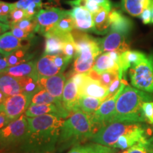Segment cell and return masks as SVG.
Returning a JSON list of instances; mask_svg holds the SVG:
<instances>
[{
  "label": "cell",
  "mask_w": 153,
  "mask_h": 153,
  "mask_svg": "<svg viewBox=\"0 0 153 153\" xmlns=\"http://www.w3.org/2000/svg\"><path fill=\"white\" fill-rule=\"evenodd\" d=\"M64 119L51 114L27 117V135L21 148L26 152H56V145Z\"/></svg>",
  "instance_id": "obj_1"
},
{
  "label": "cell",
  "mask_w": 153,
  "mask_h": 153,
  "mask_svg": "<svg viewBox=\"0 0 153 153\" xmlns=\"http://www.w3.org/2000/svg\"><path fill=\"white\" fill-rule=\"evenodd\" d=\"M97 131L90 114L76 111L63 123L56 145V153L90 140Z\"/></svg>",
  "instance_id": "obj_2"
},
{
  "label": "cell",
  "mask_w": 153,
  "mask_h": 153,
  "mask_svg": "<svg viewBox=\"0 0 153 153\" xmlns=\"http://www.w3.org/2000/svg\"><path fill=\"white\" fill-rule=\"evenodd\" d=\"M152 101L153 96L151 94L127 85L118 97L114 114L108 123L145 122L146 118L143 114V106L144 103Z\"/></svg>",
  "instance_id": "obj_3"
},
{
  "label": "cell",
  "mask_w": 153,
  "mask_h": 153,
  "mask_svg": "<svg viewBox=\"0 0 153 153\" xmlns=\"http://www.w3.org/2000/svg\"><path fill=\"white\" fill-rule=\"evenodd\" d=\"M71 33L76 48L74 71L87 74L92 70L96 59L101 53L99 39L76 28L72 30Z\"/></svg>",
  "instance_id": "obj_4"
},
{
  "label": "cell",
  "mask_w": 153,
  "mask_h": 153,
  "mask_svg": "<svg viewBox=\"0 0 153 153\" xmlns=\"http://www.w3.org/2000/svg\"><path fill=\"white\" fill-rule=\"evenodd\" d=\"M28 131L27 116L23 114L0 130V151L7 152L22 146Z\"/></svg>",
  "instance_id": "obj_5"
},
{
  "label": "cell",
  "mask_w": 153,
  "mask_h": 153,
  "mask_svg": "<svg viewBox=\"0 0 153 153\" xmlns=\"http://www.w3.org/2000/svg\"><path fill=\"white\" fill-rule=\"evenodd\" d=\"M142 123L114 122L102 126L91 137L90 141L113 148L120 137L144 127Z\"/></svg>",
  "instance_id": "obj_6"
},
{
  "label": "cell",
  "mask_w": 153,
  "mask_h": 153,
  "mask_svg": "<svg viewBox=\"0 0 153 153\" xmlns=\"http://www.w3.org/2000/svg\"><path fill=\"white\" fill-rule=\"evenodd\" d=\"M131 85L140 90L153 93V53L146 55L137 65L130 69Z\"/></svg>",
  "instance_id": "obj_7"
},
{
  "label": "cell",
  "mask_w": 153,
  "mask_h": 153,
  "mask_svg": "<svg viewBox=\"0 0 153 153\" xmlns=\"http://www.w3.org/2000/svg\"><path fill=\"white\" fill-rule=\"evenodd\" d=\"M127 85L128 84L126 80L123 79H122L121 86H120L118 92L111 98L105 99L98 109L91 115L93 123H94L98 131L102 126H106L110 122L114 114L116 101H117L118 97Z\"/></svg>",
  "instance_id": "obj_8"
},
{
  "label": "cell",
  "mask_w": 153,
  "mask_h": 153,
  "mask_svg": "<svg viewBox=\"0 0 153 153\" xmlns=\"http://www.w3.org/2000/svg\"><path fill=\"white\" fill-rule=\"evenodd\" d=\"M31 99L30 97L23 93L7 97L3 105V111L10 122L25 114L30 105Z\"/></svg>",
  "instance_id": "obj_9"
},
{
  "label": "cell",
  "mask_w": 153,
  "mask_h": 153,
  "mask_svg": "<svg viewBox=\"0 0 153 153\" xmlns=\"http://www.w3.org/2000/svg\"><path fill=\"white\" fill-rule=\"evenodd\" d=\"M68 14V11L58 8L41 9L35 18L38 26L35 32H38L44 36L54 27L61 19Z\"/></svg>",
  "instance_id": "obj_10"
},
{
  "label": "cell",
  "mask_w": 153,
  "mask_h": 153,
  "mask_svg": "<svg viewBox=\"0 0 153 153\" xmlns=\"http://www.w3.org/2000/svg\"><path fill=\"white\" fill-rule=\"evenodd\" d=\"M99 44L101 53L117 51L123 53L130 48L126 41V36L115 30H110L106 37L99 39Z\"/></svg>",
  "instance_id": "obj_11"
},
{
  "label": "cell",
  "mask_w": 153,
  "mask_h": 153,
  "mask_svg": "<svg viewBox=\"0 0 153 153\" xmlns=\"http://www.w3.org/2000/svg\"><path fill=\"white\" fill-rule=\"evenodd\" d=\"M65 81L66 76L63 73H60L49 77L40 78L38 83L42 89L46 90L50 94L62 102Z\"/></svg>",
  "instance_id": "obj_12"
},
{
  "label": "cell",
  "mask_w": 153,
  "mask_h": 153,
  "mask_svg": "<svg viewBox=\"0 0 153 153\" xmlns=\"http://www.w3.org/2000/svg\"><path fill=\"white\" fill-rule=\"evenodd\" d=\"M30 46L29 40H21L15 37L11 31L0 36V53L4 57L19 49H28Z\"/></svg>",
  "instance_id": "obj_13"
},
{
  "label": "cell",
  "mask_w": 153,
  "mask_h": 153,
  "mask_svg": "<svg viewBox=\"0 0 153 153\" xmlns=\"http://www.w3.org/2000/svg\"><path fill=\"white\" fill-rule=\"evenodd\" d=\"M24 114L27 117L30 118L41 116V115L51 114L65 119L70 116V113L67 111L63 106H59L54 104L38 105L30 104Z\"/></svg>",
  "instance_id": "obj_14"
},
{
  "label": "cell",
  "mask_w": 153,
  "mask_h": 153,
  "mask_svg": "<svg viewBox=\"0 0 153 153\" xmlns=\"http://www.w3.org/2000/svg\"><path fill=\"white\" fill-rule=\"evenodd\" d=\"M68 14L74 19L75 28L82 31L94 30V16L89 11L84 7H74L68 11Z\"/></svg>",
  "instance_id": "obj_15"
},
{
  "label": "cell",
  "mask_w": 153,
  "mask_h": 153,
  "mask_svg": "<svg viewBox=\"0 0 153 153\" xmlns=\"http://www.w3.org/2000/svg\"><path fill=\"white\" fill-rule=\"evenodd\" d=\"M147 132H148L147 128L144 126L131 133L123 135L118 138L113 148L120 149V150H128L137 143L143 142L148 139V135Z\"/></svg>",
  "instance_id": "obj_16"
},
{
  "label": "cell",
  "mask_w": 153,
  "mask_h": 153,
  "mask_svg": "<svg viewBox=\"0 0 153 153\" xmlns=\"http://www.w3.org/2000/svg\"><path fill=\"white\" fill-rule=\"evenodd\" d=\"M78 90L79 96H89L104 101L106 99L108 95V88L104 87L97 80L91 79L89 76L85 84Z\"/></svg>",
  "instance_id": "obj_17"
},
{
  "label": "cell",
  "mask_w": 153,
  "mask_h": 153,
  "mask_svg": "<svg viewBox=\"0 0 153 153\" xmlns=\"http://www.w3.org/2000/svg\"><path fill=\"white\" fill-rule=\"evenodd\" d=\"M79 96L77 86L71 78H69L65 85L62 103L64 108L70 113L75 111Z\"/></svg>",
  "instance_id": "obj_18"
},
{
  "label": "cell",
  "mask_w": 153,
  "mask_h": 153,
  "mask_svg": "<svg viewBox=\"0 0 153 153\" xmlns=\"http://www.w3.org/2000/svg\"><path fill=\"white\" fill-rule=\"evenodd\" d=\"M68 33H57L48 31L44 36L45 37V55H55L62 54L63 41Z\"/></svg>",
  "instance_id": "obj_19"
},
{
  "label": "cell",
  "mask_w": 153,
  "mask_h": 153,
  "mask_svg": "<svg viewBox=\"0 0 153 153\" xmlns=\"http://www.w3.org/2000/svg\"><path fill=\"white\" fill-rule=\"evenodd\" d=\"M36 68L38 78L49 77L62 73V71L57 68L50 55H45L40 57L36 62Z\"/></svg>",
  "instance_id": "obj_20"
},
{
  "label": "cell",
  "mask_w": 153,
  "mask_h": 153,
  "mask_svg": "<svg viewBox=\"0 0 153 153\" xmlns=\"http://www.w3.org/2000/svg\"><path fill=\"white\" fill-rule=\"evenodd\" d=\"M108 16L111 24L110 30L119 32L125 36L129 33L133 28V23L128 18L117 10H111Z\"/></svg>",
  "instance_id": "obj_21"
},
{
  "label": "cell",
  "mask_w": 153,
  "mask_h": 153,
  "mask_svg": "<svg viewBox=\"0 0 153 153\" xmlns=\"http://www.w3.org/2000/svg\"><path fill=\"white\" fill-rule=\"evenodd\" d=\"M146 55L140 51H128L121 53L119 62V76L123 77V75L128 69L137 65L142 61Z\"/></svg>",
  "instance_id": "obj_22"
},
{
  "label": "cell",
  "mask_w": 153,
  "mask_h": 153,
  "mask_svg": "<svg viewBox=\"0 0 153 153\" xmlns=\"http://www.w3.org/2000/svg\"><path fill=\"white\" fill-rule=\"evenodd\" d=\"M4 73L9 74L14 77L20 78L24 76H33L36 79H39L36 71V62L28 61L13 67H9L4 72Z\"/></svg>",
  "instance_id": "obj_23"
},
{
  "label": "cell",
  "mask_w": 153,
  "mask_h": 153,
  "mask_svg": "<svg viewBox=\"0 0 153 153\" xmlns=\"http://www.w3.org/2000/svg\"><path fill=\"white\" fill-rule=\"evenodd\" d=\"M0 91L8 97L22 94V88L18 78L3 72L0 76Z\"/></svg>",
  "instance_id": "obj_24"
},
{
  "label": "cell",
  "mask_w": 153,
  "mask_h": 153,
  "mask_svg": "<svg viewBox=\"0 0 153 153\" xmlns=\"http://www.w3.org/2000/svg\"><path fill=\"white\" fill-rule=\"evenodd\" d=\"M119 65L110 57L107 53H104L96 59L92 70L101 74L105 72L119 71Z\"/></svg>",
  "instance_id": "obj_25"
},
{
  "label": "cell",
  "mask_w": 153,
  "mask_h": 153,
  "mask_svg": "<svg viewBox=\"0 0 153 153\" xmlns=\"http://www.w3.org/2000/svg\"><path fill=\"white\" fill-rule=\"evenodd\" d=\"M152 0H121L123 10L132 16L138 17L146 7L152 4Z\"/></svg>",
  "instance_id": "obj_26"
},
{
  "label": "cell",
  "mask_w": 153,
  "mask_h": 153,
  "mask_svg": "<svg viewBox=\"0 0 153 153\" xmlns=\"http://www.w3.org/2000/svg\"><path fill=\"white\" fill-rule=\"evenodd\" d=\"M104 100L86 95H80L78 99L76 111L81 110L88 114H93L102 104ZM74 111V112H75Z\"/></svg>",
  "instance_id": "obj_27"
},
{
  "label": "cell",
  "mask_w": 153,
  "mask_h": 153,
  "mask_svg": "<svg viewBox=\"0 0 153 153\" xmlns=\"http://www.w3.org/2000/svg\"><path fill=\"white\" fill-rule=\"evenodd\" d=\"M116 152V148L91 143L86 145H76L68 153H115Z\"/></svg>",
  "instance_id": "obj_28"
},
{
  "label": "cell",
  "mask_w": 153,
  "mask_h": 153,
  "mask_svg": "<svg viewBox=\"0 0 153 153\" xmlns=\"http://www.w3.org/2000/svg\"><path fill=\"white\" fill-rule=\"evenodd\" d=\"M109 12L110 11L103 9L98 13L93 15L94 23L93 31L94 33L100 35H104L108 33L111 27L109 16H108Z\"/></svg>",
  "instance_id": "obj_29"
},
{
  "label": "cell",
  "mask_w": 153,
  "mask_h": 153,
  "mask_svg": "<svg viewBox=\"0 0 153 153\" xmlns=\"http://www.w3.org/2000/svg\"><path fill=\"white\" fill-rule=\"evenodd\" d=\"M18 79L22 88V93L31 98L42 89L38 83V80L33 76H24Z\"/></svg>",
  "instance_id": "obj_30"
},
{
  "label": "cell",
  "mask_w": 153,
  "mask_h": 153,
  "mask_svg": "<svg viewBox=\"0 0 153 153\" xmlns=\"http://www.w3.org/2000/svg\"><path fill=\"white\" fill-rule=\"evenodd\" d=\"M6 57L9 67H13L28 62L33 57V55L28 52V49L22 48L14 51Z\"/></svg>",
  "instance_id": "obj_31"
},
{
  "label": "cell",
  "mask_w": 153,
  "mask_h": 153,
  "mask_svg": "<svg viewBox=\"0 0 153 153\" xmlns=\"http://www.w3.org/2000/svg\"><path fill=\"white\" fill-rule=\"evenodd\" d=\"M54 104L59 106H63L62 103L58 101L52 95L50 94L46 90L41 89V91L36 93L35 95L32 97L31 103L30 104L38 105V104ZM64 107V106H63Z\"/></svg>",
  "instance_id": "obj_32"
},
{
  "label": "cell",
  "mask_w": 153,
  "mask_h": 153,
  "mask_svg": "<svg viewBox=\"0 0 153 153\" xmlns=\"http://www.w3.org/2000/svg\"><path fill=\"white\" fill-rule=\"evenodd\" d=\"M75 28V24L74 19L68 14L67 16L61 19L54 27L49 31L54 32L57 33H71L72 30Z\"/></svg>",
  "instance_id": "obj_33"
},
{
  "label": "cell",
  "mask_w": 153,
  "mask_h": 153,
  "mask_svg": "<svg viewBox=\"0 0 153 153\" xmlns=\"http://www.w3.org/2000/svg\"><path fill=\"white\" fill-rule=\"evenodd\" d=\"M62 54L70 60H71L72 58H75L76 55V48L73 36L71 33L66 36L64 41H63Z\"/></svg>",
  "instance_id": "obj_34"
},
{
  "label": "cell",
  "mask_w": 153,
  "mask_h": 153,
  "mask_svg": "<svg viewBox=\"0 0 153 153\" xmlns=\"http://www.w3.org/2000/svg\"><path fill=\"white\" fill-rule=\"evenodd\" d=\"M128 153H153V137L133 145L128 149Z\"/></svg>",
  "instance_id": "obj_35"
},
{
  "label": "cell",
  "mask_w": 153,
  "mask_h": 153,
  "mask_svg": "<svg viewBox=\"0 0 153 153\" xmlns=\"http://www.w3.org/2000/svg\"><path fill=\"white\" fill-rule=\"evenodd\" d=\"M119 76V71L105 72L99 74L97 81H99L104 87L108 88L115 79Z\"/></svg>",
  "instance_id": "obj_36"
},
{
  "label": "cell",
  "mask_w": 153,
  "mask_h": 153,
  "mask_svg": "<svg viewBox=\"0 0 153 153\" xmlns=\"http://www.w3.org/2000/svg\"><path fill=\"white\" fill-rule=\"evenodd\" d=\"M13 26L22 28V29L24 30L25 31L28 32V33H33V32L36 31V29L38 26V22L36 18L25 19L24 20L18 22L17 24L13 25Z\"/></svg>",
  "instance_id": "obj_37"
},
{
  "label": "cell",
  "mask_w": 153,
  "mask_h": 153,
  "mask_svg": "<svg viewBox=\"0 0 153 153\" xmlns=\"http://www.w3.org/2000/svg\"><path fill=\"white\" fill-rule=\"evenodd\" d=\"M25 19H27V17L24 9H15L8 16L9 25L11 26Z\"/></svg>",
  "instance_id": "obj_38"
},
{
  "label": "cell",
  "mask_w": 153,
  "mask_h": 153,
  "mask_svg": "<svg viewBox=\"0 0 153 153\" xmlns=\"http://www.w3.org/2000/svg\"><path fill=\"white\" fill-rule=\"evenodd\" d=\"M42 7H43V4H38L36 2L30 4L24 9L27 19L35 18L36 15H37L38 13L40 12V11L42 9Z\"/></svg>",
  "instance_id": "obj_39"
},
{
  "label": "cell",
  "mask_w": 153,
  "mask_h": 153,
  "mask_svg": "<svg viewBox=\"0 0 153 153\" xmlns=\"http://www.w3.org/2000/svg\"><path fill=\"white\" fill-rule=\"evenodd\" d=\"M51 57H52L53 62L56 65V66L57 68H60L62 72L65 70L67 65H68V63L70 61L63 54L51 55Z\"/></svg>",
  "instance_id": "obj_40"
},
{
  "label": "cell",
  "mask_w": 153,
  "mask_h": 153,
  "mask_svg": "<svg viewBox=\"0 0 153 153\" xmlns=\"http://www.w3.org/2000/svg\"><path fill=\"white\" fill-rule=\"evenodd\" d=\"M11 28V32L12 33L15 37L18 38L19 39L21 40H30L32 38L33 34L30 33H28V32L25 31L24 30L22 29V28L17 27L15 26H10Z\"/></svg>",
  "instance_id": "obj_41"
},
{
  "label": "cell",
  "mask_w": 153,
  "mask_h": 153,
  "mask_svg": "<svg viewBox=\"0 0 153 153\" xmlns=\"http://www.w3.org/2000/svg\"><path fill=\"white\" fill-rule=\"evenodd\" d=\"M143 111L146 121L153 124V101H148L144 103L143 106Z\"/></svg>",
  "instance_id": "obj_42"
},
{
  "label": "cell",
  "mask_w": 153,
  "mask_h": 153,
  "mask_svg": "<svg viewBox=\"0 0 153 153\" xmlns=\"http://www.w3.org/2000/svg\"><path fill=\"white\" fill-rule=\"evenodd\" d=\"M88 77L87 74L85 73H76L74 71V73L70 74V78L73 80L74 83L76 84V86H77L78 89L79 88H81L82 87V85L85 84V82H86Z\"/></svg>",
  "instance_id": "obj_43"
},
{
  "label": "cell",
  "mask_w": 153,
  "mask_h": 153,
  "mask_svg": "<svg viewBox=\"0 0 153 153\" xmlns=\"http://www.w3.org/2000/svg\"><path fill=\"white\" fill-rule=\"evenodd\" d=\"M122 78L121 76H118L117 79H116L113 82V83L110 85V87H108V95L106 99L111 98L113 96H114L116 93L118 92V91L119 90L120 86L122 84Z\"/></svg>",
  "instance_id": "obj_44"
},
{
  "label": "cell",
  "mask_w": 153,
  "mask_h": 153,
  "mask_svg": "<svg viewBox=\"0 0 153 153\" xmlns=\"http://www.w3.org/2000/svg\"><path fill=\"white\" fill-rule=\"evenodd\" d=\"M14 3H7L0 1V14L3 16H7L15 9Z\"/></svg>",
  "instance_id": "obj_45"
},
{
  "label": "cell",
  "mask_w": 153,
  "mask_h": 153,
  "mask_svg": "<svg viewBox=\"0 0 153 153\" xmlns=\"http://www.w3.org/2000/svg\"><path fill=\"white\" fill-rule=\"evenodd\" d=\"M84 8L87 9V10L90 11L93 15L97 14V13H98L99 11H100L101 9H104L101 6L98 4L97 3L94 2V1H88V0H87V1H86L85 6Z\"/></svg>",
  "instance_id": "obj_46"
},
{
  "label": "cell",
  "mask_w": 153,
  "mask_h": 153,
  "mask_svg": "<svg viewBox=\"0 0 153 153\" xmlns=\"http://www.w3.org/2000/svg\"><path fill=\"white\" fill-rule=\"evenodd\" d=\"M151 5H150L148 7H146V8L143 10V13L140 14V19H142L143 24H151V22H152V10H151Z\"/></svg>",
  "instance_id": "obj_47"
},
{
  "label": "cell",
  "mask_w": 153,
  "mask_h": 153,
  "mask_svg": "<svg viewBox=\"0 0 153 153\" xmlns=\"http://www.w3.org/2000/svg\"><path fill=\"white\" fill-rule=\"evenodd\" d=\"M33 2L43 4L42 3V0H19L17 2L14 3V6L16 9H22L24 10L30 4Z\"/></svg>",
  "instance_id": "obj_48"
},
{
  "label": "cell",
  "mask_w": 153,
  "mask_h": 153,
  "mask_svg": "<svg viewBox=\"0 0 153 153\" xmlns=\"http://www.w3.org/2000/svg\"><path fill=\"white\" fill-rule=\"evenodd\" d=\"M88 1H94L108 11H111V4L109 0H88Z\"/></svg>",
  "instance_id": "obj_49"
},
{
  "label": "cell",
  "mask_w": 153,
  "mask_h": 153,
  "mask_svg": "<svg viewBox=\"0 0 153 153\" xmlns=\"http://www.w3.org/2000/svg\"><path fill=\"white\" fill-rule=\"evenodd\" d=\"M9 123H10V120L7 117L4 111H0V130L8 125Z\"/></svg>",
  "instance_id": "obj_50"
},
{
  "label": "cell",
  "mask_w": 153,
  "mask_h": 153,
  "mask_svg": "<svg viewBox=\"0 0 153 153\" xmlns=\"http://www.w3.org/2000/svg\"><path fill=\"white\" fill-rule=\"evenodd\" d=\"M9 68L8 62H7V57H4L0 59V72H4L7 69Z\"/></svg>",
  "instance_id": "obj_51"
},
{
  "label": "cell",
  "mask_w": 153,
  "mask_h": 153,
  "mask_svg": "<svg viewBox=\"0 0 153 153\" xmlns=\"http://www.w3.org/2000/svg\"><path fill=\"white\" fill-rule=\"evenodd\" d=\"M9 29H11V28L9 24H4V23L0 22V36H1V34L4 33L6 31H7V30Z\"/></svg>",
  "instance_id": "obj_52"
},
{
  "label": "cell",
  "mask_w": 153,
  "mask_h": 153,
  "mask_svg": "<svg viewBox=\"0 0 153 153\" xmlns=\"http://www.w3.org/2000/svg\"><path fill=\"white\" fill-rule=\"evenodd\" d=\"M7 96H6L2 91H0V111H3V105L6 99H7Z\"/></svg>",
  "instance_id": "obj_53"
},
{
  "label": "cell",
  "mask_w": 153,
  "mask_h": 153,
  "mask_svg": "<svg viewBox=\"0 0 153 153\" xmlns=\"http://www.w3.org/2000/svg\"><path fill=\"white\" fill-rule=\"evenodd\" d=\"M24 153H56V152H49V151H27Z\"/></svg>",
  "instance_id": "obj_54"
},
{
  "label": "cell",
  "mask_w": 153,
  "mask_h": 153,
  "mask_svg": "<svg viewBox=\"0 0 153 153\" xmlns=\"http://www.w3.org/2000/svg\"><path fill=\"white\" fill-rule=\"evenodd\" d=\"M0 22L4 23V24H9V22H8V17L7 16H3L0 14Z\"/></svg>",
  "instance_id": "obj_55"
},
{
  "label": "cell",
  "mask_w": 153,
  "mask_h": 153,
  "mask_svg": "<svg viewBox=\"0 0 153 153\" xmlns=\"http://www.w3.org/2000/svg\"><path fill=\"white\" fill-rule=\"evenodd\" d=\"M151 10H152V22H151V24H153V0L152 5H151Z\"/></svg>",
  "instance_id": "obj_56"
},
{
  "label": "cell",
  "mask_w": 153,
  "mask_h": 153,
  "mask_svg": "<svg viewBox=\"0 0 153 153\" xmlns=\"http://www.w3.org/2000/svg\"><path fill=\"white\" fill-rule=\"evenodd\" d=\"M121 153H128V150H124L123 152H122Z\"/></svg>",
  "instance_id": "obj_57"
},
{
  "label": "cell",
  "mask_w": 153,
  "mask_h": 153,
  "mask_svg": "<svg viewBox=\"0 0 153 153\" xmlns=\"http://www.w3.org/2000/svg\"><path fill=\"white\" fill-rule=\"evenodd\" d=\"M3 57H4V56L2 54H1V53H0V59L3 58Z\"/></svg>",
  "instance_id": "obj_58"
},
{
  "label": "cell",
  "mask_w": 153,
  "mask_h": 153,
  "mask_svg": "<svg viewBox=\"0 0 153 153\" xmlns=\"http://www.w3.org/2000/svg\"><path fill=\"white\" fill-rule=\"evenodd\" d=\"M3 74V72H0V76H1V74Z\"/></svg>",
  "instance_id": "obj_59"
},
{
  "label": "cell",
  "mask_w": 153,
  "mask_h": 153,
  "mask_svg": "<svg viewBox=\"0 0 153 153\" xmlns=\"http://www.w3.org/2000/svg\"><path fill=\"white\" fill-rule=\"evenodd\" d=\"M0 152H1V151H0Z\"/></svg>",
  "instance_id": "obj_60"
}]
</instances>
